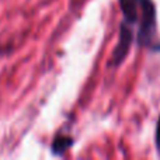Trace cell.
<instances>
[{"mask_svg":"<svg viewBox=\"0 0 160 160\" xmlns=\"http://www.w3.org/2000/svg\"><path fill=\"white\" fill-rule=\"evenodd\" d=\"M56 141L58 142H61V146H58L55 150H52L55 155H61L62 153V150H65V149H68V148L72 145V139H68V138H56Z\"/></svg>","mask_w":160,"mask_h":160,"instance_id":"cell-2","label":"cell"},{"mask_svg":"<svg viewBox=\"0 0 160 160\" xmlns=\"http://www.w3.org/2000/svg\"><path fill=\"white\" fill-rule=\"evenodd\" d=\"M156 146L160 150V118L158 122V128H156Z\"/></svg>","mask_w":160,"mask_h":160,"instance_id":"cell-3","label":"cell"},{"mask_svg":"<svg viewBox=\"0 0 160 160\" xmlns=\"http://www.w3.org/2000/svg\"><path fill=\"white\" fill-rule=\"evenodd\" d=\"M119 6L124 13V22L119 28V44L112 55L115 65H119L127 56L128 47L133 38V28H136L139 45L150 44L156 30L155 6L152 0H119Z\"/></svg>","mask_w":160,"mask_h":160,"instance_id":"cell-1","label":"cell"}]
</instances>
